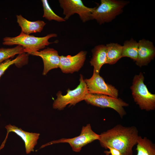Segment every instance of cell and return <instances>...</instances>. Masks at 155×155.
<instances>
[{
  "label": "cell",
  "mask_w": 155,
  "mask_h": 155,
  "mask_svg": "<svg viewBox=\"0 0 155 155\" xmlns=\"http://www.w3.org/2000/svg\"><path fill=\"white\" fill-rule=\"evenodd\" d=\"M106 64L113 65L122 58V45L117 43H110L106 45Z\"/></svg>",
  "instance_id": "obj_16"
},
{
  "label": "cell",
  "mask_w": 155,
  "mask_h": 155,
  "mask_svg": "<svg viewBox=\"0 0 155 155\" xmlns=\"http://www.w3.org/2000/svg\"><path fill=\"white\" fill-rule=\"evenodd\" d=\"M87 52L82 51L74 56H60V68L62 72L72 73L78 71L83 66Z\"/></svg>",
  "instance_id": "obj_10"
},
{
  "label": "cell",
  "mask_w": 155,
  "mask_h": 155,
  "mask_svg": "<svg viewBox=\"0 0 155 155\" xmlns=\"http://www.w3.org/2000/svg\"><path fill=\"white\" fill-rule=\"evenodd\" d=\"M138 43L137 41L131 38L125 41L122 45V57L130 58L135 61L137 59Z\"/></svg>",
  "instance_id": "obj_18"
},
{
  "label": "cell",
  "mask_w": 155,
  "mask_h": 155,
  "mask_svg": "<svg viewBox=\"0 0 155 155\" xmlns=\"http://www.w3.org/2000/svg\"><path fill=\"white\" fill-rule=\"evenodd\" d=\"M57 34L51 33L43 37H37L26 34L21 31L18 36L15 37H6L3 40V44L6 45H17L22 46L25 53L28 54L38 51L52 43L49 41L51 38L56 37Z\"/></svg>",
  "instance_id": "obj_2"
},
{
  "label": "cell",
  "mask_w": 155,
  "mask_h": 155,
  "mask_svg": "<svg viewBox=\"0 0 155 155\" xmlns=\"http://www.w3.org/2000/svg\"><path fill=\"white\" fill-rule=\"evenodd\" d=\"M143 73L140 72L133 77L130 87L134 102L142 110L147 111L155 109V94L150 92L144 83Z\"/></svg>",
  "instance_id": "obj_4"
},
{
  "label": "cell",
  "mask_w": 155,
  "mask_h": 155,
  "mask_svg": "<svg viewBox=\"0 0 155 155\" xmlns=\"http://www.w3.org/2000/svg\"><path fill=\"white\" fill-rule=\"evenodd\" d=\"M29 54L41 58L44 64L42 75H46L51 70L59 68V55L58 51L52 48L48 47L39 51L30 53Z\"/></svg>",
  "instance_id": "obj_12"
},
{
  "label": "cell",
  "mask_w": 155,
  "mask_h": 155,
  "mask_svg": "<svg viewBox=\"0 0 155 155\" xmlns=\"http://www.w3.org/2000/svg\"><path fill=\"white\" fill-rule=\"evenodd\" d=\"M44 11L43 17L49 21L54 20L59 22L65 21L64 19L57 15L52 10L49 5L48 1L42 0Z\"/></svg>",
  "instance_id": "obj_21"
},
{
  "label": "cell",
  "mask_w": 155,
  "mask_h": 155,
  "mask_svg": "<svg viewBox=\"0 0 155 155\" xmlns=\"http://www.w3.org/2000/svg\"><path fill=\"white\" fill-rule=\"evenodd\" d=\"M84 100L88 104L101 108H110L115 111L121 118L126 115L124 107L129 104L120 98L102 94L89 93Z\"/></svg>",
  "instance_id": "obj_7"
},
{
  "label": "cell",
  "mask_w": 155,
  "mask_h": 155,
  "mask_svg": "<svg viewBox=\"0 0 155 155\" xmlns=\"http://www.w3.org/2000/svg\"><path fill=\"white\" fill-rule=\"evenodd\" d=\"M136 145L137 155H155V145L147 137L139 135Z\"/></svg>",
  "instance_id": "obj_17"
},
{
  "label": "cell",
  "mask_w": 155,
  "mask_h": 155,
  "mask_svg": "<svg viewBox=\"0 0 155 155\" xmlns=\"http://www.w3.org/2000/svg\"><path fill=\"white\" fill-rule=\"evenodd\" d=\"M5 128L7 130V135L0 147V150L4 147L9 133L12 132L20 137L24 141L27 154H29L31 152L34 151V148L37 144L40 135V133L26 131L21 128L10 124L6 126Z\"/></svg>",
  "instance_id": "obj_11"
},
{
  "label": "cell",
  "mask_w": 155,
  "mask_h": 155,
  "mask_svg": "<svg viewBox=\"0 0 155 155\" xmlns=\"http://www.w3.org/2000/svg\"><path fill=\"white\" fill-rule=\"evenodd\" d=\"M27 55L24 53L19 55L14 59H8L0 63V79L1 76L11 65L13 64L22 65L26 64L27 62Z\"/></svg>",
  "instance_id": "obj_19"
},
{
  "label": "cell",
  "mask_w": 155,
  "mask_h": 155,
  "mask_svg": "<svg viewBox=\"0 0 155 155\" xmlns=\"http://www.w3.org/2000/svg\"><path fill=\"white\" fill-rule=\"evenodd\" d=\"M79 80V84L76 88L73 90L68 89L66 95H63L61 91L58 92L56 94L57 98L53 104V108L62 110L68 105L70 106L75 105L85 100L89 93L82 75H80Z\"/></svg>",
  "instance_id": "obj_5"
},
{
  "label": "cell",
  "mask_w": 155,
  "mask_h": 155,
  "mask_svg": "<svg viewBox=\"0 0 155 155\" xmlns=\"http://www.w3.org/2000/svg\"><path fill=\"white\" fill-rule=\"evenodd\" d=\"M99 139V135L94 132L90 124L82 127L80 134L71 138H64L53 140L42 145L40 149L53 144L59 143H68L73 150L76 152L80 151L82 148L86 145Z\"/></svg>",
  "instance_id": "obj_6"
},
{
  "label": "cell",
  "mask_w": 155,
  "mask_h": 155,
  "mask_svg": "<svg viewBox=\"0 0 155 155\" xmlns=\"http://www.w3.org/2000/svg\"><path fill=\"white\" fill-rule=\"evenodd\" d=\"M84 80L89 93L118 98V90L112 85L106 83L99 73L93 72L90 78Z\"/></svg>",
  "instance_id": "obj_9"
},
{
  "label": "cell",
  "mask_w": 155,
  "mask_h": 155,
  "mask_svg": "<svg viewBox=\"0 0 155 155\" xmlns=\"http://www.w3.org/2000/svg\"><path fill=\"white\" fill-rule=\"evenodd\" d=\"M60 6L63 9L65 20H68L75 13L78 14L83 22L91 20L92 13L95 7L86 6L81 0H59Z\"/></svg>",
  "instance_id": "obj_8"
},
{
  "label": "cell",
  "mask_w": 155,
  "mask_h": 155,
  "mask_svg": "<svg viewBox=\"0 0 155 155\" xmlns=\"http://www.w3.org/2000/svg\"><path fill=\"white\" fill-rule=\"evenodd\" d=\"M24 53H25L24 49L20 45L12 48H0V63L13 57L16 55Z\"/></svg>",
  "instance_id": "obj_20"
},
{
  "label": "cell",
  "mask_w": 155,
  "mask_h": 155,
  "mask_svg": "<svg viewBox=\"0 0 155 155\" xmlns=\"http://www.w3.org/2000/svg\"><path fill=\"white\" fill-rule=\"evenodd\" d=\"M139 136L135 126L126 127L119 124L101 133L98 140L106 149L111 148L118 150L121 155H133L132 149Z\"/></svg>",
  "instance_id": "obj_1"
},
{
  "label": "cell",
  "mask_w": 155,
  "mask_h": 155,
  "mask_svg": "<svg viewBox=\"0 0 155 155\" xmlns=\"http://www.w3.org/2000/svg\"><path fill=\"white\" fill-rule=\"evenodd\" d=\"M92 57L90 61L91 65L94 67L93 72L99 73L102 67L106 64V48L104 44L95 46L92 50Z\"/></svg>",
  "instance_id": "obj_14"
},
{
  "label": "cell",
  "mask_w": 155,
  "mask_h": 155,
  "mask_svg": "<svg viewBox=\"0 0 155 155\" xmlns=\"http://www.w3.org/2000/svg\"><path fill=\"white\" fill-rule=\"evenodd\" d=\"M109 151H105L104 152L107 155L111 154V155H121L120 152L117 150L111 148H108Z\"/></svg>",
  "instance_id": "obj_22"
},
{
  "label": "cell",
  "mask_w": 155,
  "mask_h": 155,
  "mask_svg": "<svg viewBox=\"0 0 155 155\" xmlns=\"http://www.w3.org/2000/svg\"><path fill=\"white\" fill-rule=\"evenodd\" d=\"M100 4L95 7L91 20H95L100 25L111 22L121 13L129 1L120 0H101Z\"/></svg>",
  "instance_id": "obj_3"
},
{
  "label": "cell",
  "mask_w": 155,
  "mask_h": 155,
  "mask_svg": "<svg viewBox=\"0 0 155 155\" xmlns=\"http://www.w3.org/2000/svg\"><path fill=\"white\" fill-rule=\"evenodd\" d=\"M17 22L24 33L30 35L33 33L40 32L46 23L43 21L31 22L27 20L21 15L16 16Z\"/></svg>",
  "instance_id": "obj_15"
},
{
  "label": "cell",
  "mask_w": 155,
  "mask_h": 155,
  "mask_svg": "<svg viewBox=\"0 0 155 155\" xmlns=\"http://www.w3.org/2000/svg\"></svg>",
  "instance_id": "obj_23"
},
{
  "label": "cell",
  "mask_w": 155,
  "mask_h": 155,
  "mask_svg": "<svg viewBox=\"0 0 155 155\" xmlns=\"http://www.w3.org/2000/svg\"><path fill=\"white\" fill-rule=\"evenodd\" d=\"M138 43L137 58L135 64L140 67L147 65L155 57V47L153 43L145 39Z\"/></svg>",
  "instance_id": "obj_13"
}]
</instances>
